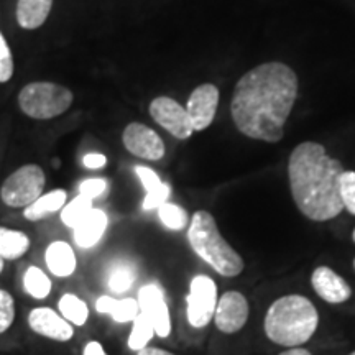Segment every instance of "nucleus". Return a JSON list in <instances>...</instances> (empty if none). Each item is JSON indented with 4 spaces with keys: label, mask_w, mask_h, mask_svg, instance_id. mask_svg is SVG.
I'll return each mask as SVG.
<instances>
[{
    "label": "nucleus",
    "mask_w": 355,
    "mask_h": 355,
    "mask_svg": "<svg viewBox=\"0 0 355 355\" xmlns=\"http://www.w3.org/2000/svg\"><path fill=\"white\" fill-rule=\"evenodd\" d=\"M300 81L295 69L282 61L261 63L235 84L230 115L234 125L248 139L278 144L298 99Z\"/></svg>",
    "instance_id": "obj_1"
},
{
    "label": "nucleus",
    "mask_w": 355,
    "mask_h": 355,
    "mask_svg": "<svg viewBox=\"0 0 355 355\" xmlns=\"http://www.w3.org/2000/svg\"><path fill=\"white\" fill-rule=\"evenodd\" d=\"M345 170L316 141H303L288 158V180L296 207L314 222L334 219L343 212L339 180Z\"/></svg>",
    "instance_id": "obj_2"
},
{
    "label": "nucleus",
    "mask_w": 355,
    "mask_h": 355,
    "mask_svg": "<svg viewBox=\"0 0 355 355\" xmlns=\"http://www.w3.org/2000/svg\"><path fill=\"white\" fill-rule=\"evenodd\" d=\"M316 306L301 295L283 296L272 303L265 316V332L272 343L283 347H300L318 329Z\"/></svg>",
    "instance_id": "obj_3"
},
{
    "label": "nucleus",
    "mask_w": 355,
    "mask_h": 355,
    "mask_svg": "<svg viewBox=\"0 0 355 355\" xmlns=\"http://www.w3.org/2000/svg\"><path fill=\"white\" fill-rule=\"evenodd\" d=\"M188 242L194 254L222 277L232 278L243 272V259L222 237L211 212H194L188 227Z\"/></svg>",
    "instance_id": "obj_4"
},
{
    "label": "nucleus",
    "mask_w": 355,
    "mask_h": 355,
    "mask_svg": "<svg viewBox=\"0 0 355 355\" xmlns=\"http://www.w3.org/2000/svg\"><path fill=\"white\" fill-rule=\"evenodd\" d=\"M74 94L69 87L50 81L26 84L19 92V107L33 121H50L69 110Z\"/></svg>",
    "instance_id": "obj_5"
},
{
    "label": "nucleus",
    "mask_w": 355,
    "mask_h": 355,
    "mask_svg": "<svg viewBox=\"0 0 355 355\" xmlns=\"http://www.w3.org/2000/svg\"><path fill=\"white\" fill-rule=\"evenodd\" d=\"M46 176L43 168L35 163L20 166L10 176L6 178L0 188V199L2 202L13 209L28 207L43 194Z\"/></svg>",
    "instance_id": "obj_6"
},
{
    "label": "nucleus",
    "mask_w": 355,
    "mask_h": 355,
    "mask_svg": "<svg viewBox=\"0 0 355 355\" xmlns=\"http://www.w3.org/2000/svg\"><path fill=\"white\" fill-rule=\"evenodd\" d=\"M217 286L207 275H196L189 283L186 296V318L196 329H202L214 319L217 306Z\"/></svg>",
    "instance_id": "obj_7"
},
{
    "label": "nucleus",
    "mask_w": 355,
    "mask_h": 355,
    "mask_svg": "<svg viewBox=\"0 0 355 355\" xmlns=\"http://www.w3.org/2000/svg\"><path fill=\"white\" fill-rule=\"evenodd\" d=\"M150 117L158 123L159 127L165 128L168 133L178 140H188L194 133L191 121L186 112V107L180 102L171 99L168 96H159L150 102L148 107Z\"/></svg>",
    "instance_id": "obj_8"
},
{
    "label": "nucleus",
    "mask_w": 355,
    "mask_h": 355,
    "mask_svg": "<svg viewBox=\"0 0 355 355\" xmlns=\"http://www.w3.org/2000/svg\"><path fill=\"white\" fill-rule=\"evenodd\" d=\"M122 144L133 157L158 162L165 157V141L152 127L140 122H132L123 128Z\"/></svg>",
    "instance_id": "obj_9"
},
{
    "label": "nucleus",
    "mask_w": 355,
    "mask_h": 355,
    "mask_svg": "<svg viewBox=\"0 0 355 355\" xmlns=\"http://www.w3.org/2000/svg\"><path fill=\"white\" fill-rule=\"evenodd\" d=\"M139 306L140 313L148 318L153 324L155 334L165 339L171 334V318L170 309H168L165 291L158 283H146L139 291Z\"/></svg>",
    "instance_id": "obj_10"
},
{
    "label": "nucleus",
    "mask_w": 355,
    "mask_h": 355,
    "mask_svg": "<svg viewBox=\"0 0 355 355\" xmlns=\"http://www.w3.org/2000/svg\"><path fill=\"white\" fill-rule=\"evenodd\" d=\"M219 87L211 83L201 84L191 92L188 104H186V112H188L194 132L206 130L214 122L217 107H219Z\"/></svg>",
    "instance_id": "obj_11"
},
{
    "label": "nucleus",
    "mask_w": 355,
    "mask_h": 355,
    "mask_svg": "<svg viewBox=\"0 0 355 355\" xmlns=\"http://www.w3.org/2000/svg\"><path fill=\"white\" fill-rule=\"evenodd\" d=\"M248 319L247 298L239 291H227L217 301L214 322L224 334H234L245 326Z\"/></svg>",
    "instance_id": "obj_12"
},
{
    "label": "nucleus",
    "mask_w": 355,
    "mask_h": 355,
    "mask_svg": "<svg viewBox=\"0 0 355 355\" xmlns=\"http://www.w3.org/2000/svg\"><path fill=\"white\" fill-rule=\"evenodd\" d=\"M28 326L35 334L56 340V343H69L74 337V326L56 313L55 309L35 308L28 314Z\"/></svg>",
    "instance_id": "obj_13"
},
{
    "label": "nucleus",
    "mask_w": 355,
    "mask_h": 355,
    "mask_svg": "<svg viewBox=\"0 0 355 355\" xmlns=\"http://www.w3.org/2000/svg\"><path fill=\"white\" fill-rule=\"evenodd\" d=\"M311 285L324 301L331 304L344 303L352 296L349 283L329 266H318L311 277Z\"/></svg>",
    "instance_id": "obj_14"
},
{
    "label": "nucleus",
    "mask_w": 355,
    "mask_h": 355,
    "mask_svg": "<svg viewBox=\"0 0 355 355\" xmlns=\"http://www.w3.org/2000/svg\"><path fill=\"white\" fill-rule=\"evenodd\" d=\"M107 225V214L101 209H92L81 222H79L76 227L73 229L74 242H76V245L79 248H84V250L96 247L97 243L101 242V239L104 237Z\"/></svg>",
    "instance_id": "obj_15"
},
{
    "label": "nucleus",
    "mask_w": 355,
    "mask_h": 355,
    "mask_svg": "<svg viewBox=\"0 0 355 355\" xmlns=\"http://www.w3.org/2000/svg\"><path fill=\"white\" fill-rule=\"evenodd\" d=\"M44 261L51 275L58 278H69L76 272L78 259L73 247L64 241L51 242L44 252Z\"/></svg>",
    "instance_id": "obj_16"
},
{
    "label": "nucleus",
    "mask_w": 355,
    "mask_h": 355,
    "mask_svg": "<svg viewBox=\"0 0 355 355\" xmlns=\"http://www.w3.org/2000/svg\"><path fill=\"white\" fill-rule=\"evenodd\" d=\"M135 175L139 176L140 183L144 184V188L146 189V196L144 199V204H141V207H144L145 211L158 209L162 204H165L168 201V198H170L171 194V188L166 183H163L162 178H159L152 168L137 165Z\"/></svg>",
    "instance_id": "obj_17"
},
{
    "label": "nucleus",
    "mask_w": 355,
    "mask_h": 355,
    "mask_svg": "<svg viewBox=\"0 0 355 355\" xmlns=\"http://www.w3.org/2000/svg\"><path fill=\"white\" fill-rule=\"evenodd\" d=\"M53 0H17V24L24 30H38L48 20Z\"/></svg>",
    "instance_id": "obj_18"
},
{
    "label": "nucleus",
    "mask_w": 355,
    "mask_h": 355,
    "mask_svg": "<svg viewBox=\"0 0 355 355\" xmlns=\"http://www.w3.org/2000/svg\"><path fill=\"white\" fill-rule=\"evenodd\" d=\"M96 311L99 314H109L115 322H133V319L140 314L139 301L132 298L115 300L112 296H101L96 301Z\"/></svg>",
    "instance_id": "obj_19"
},
{
    "label": "nucleus",
    "mask_w": 355,
    "mask_h": 355,
    "mask_svg": "<svg viewBox=\"0 0 355 355\" xmlns=\"http://www.w3.org/2000/svg\"><path fill=\"white\" fill-rule=\"evenodd\" d=\"M68 201V193L64 189H53L50 193H43L37 201L25 207L24 217L30 222L42 220L44 217L60 212Z\"/></svg>",
    "instance_id": "obj_20"
},
{
    "label": "nucleus",
    "mask_w": 355,
    "mask_h": 355,
    "mask_svg": "<svg viewBox=\"0 0 355 355\" xmlns=\"http://www.w3.org/2000/svg\"><path fill=\"white\" fill-rule=\"evenodd\" d=\"M30 248V237L17 229L0 225V259L19 260Z\"/></svg>",
    "instance_id": "obj_21"
},
{
    "label": "nucleus",
    "mask_w": 355,
    "mask_h": 355,
    "mask_svg": "<svg viewBox=\"0 0 355 355\" xmlns=\"http://www.w3.org/2000/svg\"><path fill=\"white\" fill-rule=\"evenodd\" d=\"M58 309H60L61 316L73 326L81 327L89 319L87 303L79 298L78 295H73V293H66V295L61 296L60 301H58Z\"/></svg>",
    "instance_id": "obj_22"
},
{
    "label": "nucleus",
    "mask_w": 355,
    "mask_h": 355,
    "mask_svg": "<svg viewBox=\"0 0 355 355\" xmlns=\"http://www.w3.org/2000/svg\"><path fill=\"white\" fill-rule=\"evenodd\" d=\"M107 286L112 293H125L137 279V268L132 261H115L109 268Z\"/></svg>",
    "instance_id": "obj_23"
},
{
    "label": "nucleus",
    "mask_w": 355,
    "mask_h": 355,
    "mask_svg": "<svg viewBox=\"0 0 355 355\" xmlns=\"http://www.w3.org/2000/svg\"><path fill=\"white\" fill-rule=\"evenodd\" d=\"M24 288L35 300H46L51 293V279L40 266H28L24 273Z\"/></svg>",
    "instance_id": "obj_24"
},
{
    "label": "nucleus",
    "mask_w": 355,
    "mask_h": 355,
    "mask_svg": "<svg viewBox=\"0 0 355 355\" xmlns=\"http://www.w3.org/2000/svg\"><path fill=\"white\" fill-rule=\"evenodd\" d=\"M155 336V327L153 324L148 321V318L145 314H139L135 319H133V327L130 336H128V347L135 352L139 350L148 347V343L153 339Z\"/></svg>",
    "instance_id": "obj_25"
},
{
    "label": "nucleus",
    "mask_w": 355,
    "mask_h": 355,
    "mask_svg": "<svg viewBox=\"0 0 355 355\" xmlns=\"http://www.w3.org/2000/svg\"><path fill=\"white\" fill-rule=\"evenodd\" d=\"M92 209H94V207H92V199L79 194V196L74 198L73 201L64 204L63 209L60 211L61 220H63V224L68 225L69 229H74Z\"/></svg>",
    "instance_id": "obj_26"
},
{
    "label": "nucleus",
    "mask_w": 355,
    "mask_h": 355,
    "mask_svg": "<svg viewBox=\"0 0 355 355\" xmlns=\"http://www.w3.org/2000/svg\"><path fill=\"white\" fill-rule=\"evenodd\" d=\"M158 217L166 229L183 230L189 224L188 212L175 202H165L158 207Z\"/></svg>",
    "instance_id": "obj_27"
},
{
    "label": "nucleus",
    "mask_w": 355,
    "mask_h": 355,
    "mask_svg": "<svg viewBox=\"0 0 355 355\" xmlns=\"http://www.w3.org/2000/svg\"><path fill=\"white\" fill-rule=\"evenodd\" d=\"M339 194L344 209L355 216V171L345 170L339 180Z\"/></svg>",
    "instance_id": "obj_28"
},
{
    "label": "nucleus",
    "mask_w": 355,
    "mask_h": 355,
    "mask_svg": "<svg viewBox=\"0 0 355 355\" xmlns=\"http://www.w3.org/2000/svg\"><path fill=\"white\" fill-rule=\"evenodd\" d=\"M15 321V300L10 293L0 288V334L7 332Z\"/></svg>",
    "instance_id": "obj_29"
},
{
    "label": "nucleus",
    "mask_w": 355,
    "mask_h": 355,
    "mask_svg": "<svg viewBox=\"0 0 355 355\" xmlns=\"http://www.w3.org/2000/svg\"><path fill=\"white\" fill-rule=\"evenodd\" d=\"M13 71H15V66H13V56L12 50L8 46L7 38L3 37V33L0 32V84H6L12 79Z\"/></svg>",
    "instance_id": "obj_30"
},
{
    "label": "nucleus",
    "mask_w": 355,
    "mask_h": 355,
    "mask_svg": "<svg viewBox=\"0 0 355 355\" xmlns=\"http://www.w3.org/2000/svg\"><path fill=\"white\" fill-rule=\"evenodd\" d=\"M105 191H107V181L102 180V178H89L79 184V194L89 199L99 198Z\"/></svg>",
    "instance_id": "obj_31"
},
{
    "label": "nucleus",
    "mask_w": 355,
    "mask_h": 355,
    "mask_svg": "<svg viewBox=\"0 0 355 355\" xmlns=\"http://www.w3.org/2000/svg\"><path fill=\"white\" fill-rule=\"evenodd\" d=\"M83 165L87 170H101V168L107 165V157L102 153H87L83 158Z\"/></svg>",
    "instance_id": "obj_32"
},
{
    "label": "nucleus",
    "mask_w": 355,
    "mask_h": 355,
    "mask_svg": "<svg viewBox=\"0 0 355 355\" xmlns=\"http://www.w3.org/2000/svg\"><path fill=\"white\" fill-rule=\"evenodd\" d=\"M83 355H107V352L102 347L99 340H89V343L84 345Z\"/></svg>",
    "instance_id": "obj_33"
},
{
    "label": "nucleus",
    "mask_w": 355,
    "mask_h": 355,
    "mask_svg": "<svg viewBox=\"0 0 355 355\" xmlns=\"http://www.w3.org/2000/svg\"><path fill=\"white\" fill-rule=\"evenodd\" d=\"M137 355H175V354L168 352V350L158 349V347H145V349L139 350Z\"/></svg>",
    "instance_id": "obj_34"
},
{
    "label": "nucleus",
    "mask_w": 355,
    "mask_h": 355,
    "mask_svg": "<svg viewBox=\"0 0 355 355\" xmlns=\"http://www.w3.org/2000/svg\"><path fill=\"white\" fill-rule=\"evenodd\" d=\"M279 355H311L309 350L306 349H301V347H291L285 350V352H282Z\"/></svg>",
    "instance_id": "obj_35"
},
{
    "label": "nucleus",
    "mask_w": 355,
    "mask_h": 355,
    "mask_svg": "<svg viewBox=\"0 0 355 355\" xmlns=\"http://www.w3.org/2000/svg\"><path fill=\"white\" fill-rule=\"evenodd\" d=\"M3 266H6V260H3V259H0V273L3 272Z\"/></svg>",
    "instance_id": "obj_36"
},
{
    "label": "nucleus",
    "mask_w": 355,
    "mask_h": 355,
    "mask_svg": "<svg viewBox=\"0 0 355 355\" xmlns=\"http://www.w3.org/2000/svg\"><path fill=\"white\" fill-rule=\"evenodd\" d=\"M352 239H354V242H355V229H354V232H352Z\"/></svg>",
    "instance_id": "obj_37"
},
{
    "label": "nucleus",
    "mask_w": 355,
    "mask_h": 355,
    "mask_svg": "<svg viewBox=\"0 0 355 355\" xmlns=\"http://www.w3.org/2000/svg\"><path fill=\"white\" fill-rule=\"evenodd\" d=\"M354 268H355V260H354Z\"/></svg>",
    "instance_id": "obj_38"
},
{
    "label": "nucleus",
    "mask_w": 355,
    "mask_h": 355,
    "mask_svg": "<svg viewBox=\"0 0 355 355\" xmlns=\"http://www.w3.org/2000/svg\"><path fill=\"white\" fill-rule=\"evenodd\" d=\"M350 355H355V352H352V354H350Z\"/></svg>",
    "instance_id": "obj_39"
}]
</instances>
